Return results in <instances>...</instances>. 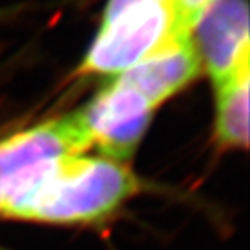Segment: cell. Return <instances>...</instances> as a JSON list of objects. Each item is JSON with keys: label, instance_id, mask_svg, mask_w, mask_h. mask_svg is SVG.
Here are the masks:
<instances>
[{"label": "cell", "instance_id": "cell-1", "mask_svg": "<svg viewBox=\"0 0 250 250\" xmlns=\"http://www.w3.org/2000/svg\"><path fill=\"white\" fill-rule=\"evenodd\" d=\"M142 190L143 182L127 163L70 154L29 171L5 198L0 216L44 224L96 223Z\"/></svg>", "mask_w": 250, "mask_h": 250}, {"label": "cell", "instance_id": "cell-2", "mask_svg": "<svg viewBox=\"0 0 250 250\" xmlns=\"http://www.w3.org/2000/svg\"><path fill=\"white\" fill-rule=\"evenodd\" d=\"M179 34L172 2H145L103 21L96 39L78 67L80 75L117 77Z\"/></svg>", "mask_w": 250, "mask_h": 250}, {"label": "cell", "instance_id": "cell-3", "mask_svg": "<svg viewBox=\"0 0 250 250\" xmlns=\"http://www.w3.org/2000/svg\"><path fill=\"white\" fill-rule=\"evenodd\" d=\"M77 112L91 148L104 158L127 163L151 122L154 107L137 89L112 78Z\"/></svg>", "mask_w": 250, "mask_h": 250}, {"label": "cell", "instance_id": "cell-4", "mask_svg": "<svg viewBox=\"0 0 250 250\" xmlns=\"http://www.w3.org/2000/svg\"><path fill=\"white\" fill-rule=\"evenodd\" d=\"M190 39L214 88L250 72L247 0H211L190 29Z\"/></svg>", "mask_w": 250, "mask_h": 250}, {"label": "cell", "instance_id": "cell-5", "mask_svg": "<svg viewBox=\"0 0 250 250\" xmlns=\"http://www.w3.org/2000/svg\"><path fill=\"white\" fill-rule=\"evenodd\" d=\"M91 148L78 112L33 125L0 140V209L15 186L39 164Z\"/></svg>", "mask_w": 250, "mask_h": 250}, {"label": "cell", "instance_id": "cell-6", "mask_svg": "<svg viewBox=\"0 0 250 250\" xmlns=\"http://www.w3.org/2000/svg\"><path fill=\"white\" fill-rule=\"evenodd\" d=\"M202 72L198 54L187 34L176 36L145 61L114 78L137 89L156 109L188 86Z\"/></svg>", "mask_w": 250, "mask_h": 250}, {"label": "cell", "instance_id": "cell-7", "mask_svg": "<svg viewBox=\"0 0 250 250\" xmlns=\"http://www.w3.org/2000/svg\"><path fill=\"white\" fill-rule=\"evenodd\" d=\"M249 73L239 75L216 89L214 142L224 149L249 146Z\"/></svg>", "mask_w": 250, "mask_h": 250}, {"label": "cell", "instance_id": "cell-8", "mask_svg": "<svg viewBox=\"0 0 250 250\" xmlns=\"http://www.w3.org/2000/svg\"><path fill=\"white\" fill-rule=\"evenodd\" d=\"M211 0H172L176 29L179 34H190L195 21Z\"/></svg>", "mask_w": 250, "mask_h": 250}, {"label": "cell", "instance_id": "cell-9", "mask_svg": "<svg viewBox=\"0 0 250 250\" xmlns=\"http://www.w3.org/2000/svg\"><path fill=\"white\" fill-rule=\"evenodd\" d=\"M145 2H172V0H107L106 8H104L103 21H107L114 17H117L119 13H122L124 10H127L135 5L145 3Z\"/></svg>", "mask_w": 250, "mask_h": 250}, {"label": "cell", "instance_id": "cell-10", "mask_svg": "<svg viewBox=\"0 0 250 250\" xmlns=\"http://www.w3.org/2000/svg\"><path fill=\"white\" fill-rule=\"evenodd\" d=\"M5 15H7V12H5V10H0V21L5 18Z\"/></svg>", "mask_w": 250, "mask_h": 250}]
</instances>
